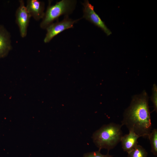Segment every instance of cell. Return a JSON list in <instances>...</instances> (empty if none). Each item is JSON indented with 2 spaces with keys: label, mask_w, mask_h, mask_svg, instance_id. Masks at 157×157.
Instances as JSON below:
<instances>
[{
  "label": "cell",
  "mask_w": 157,
  "mask_h": 157,
  "mask_svg": "<svg viewBox=\"0 0 157 157\" xmlns=\"http://www.w3.org/2000/svg\"><path fill=\"white\" fill-rule=\"evenodd\" d=\"M148 100V95L145 91L140 94L134 95L123 113L122 125L140 137H147L151 131Z\"/></svg>",
  "instance_id": "6da1fadb"
},
{
  "label": "cell",
  "mask_w": 157,
  "mask_h": 157,
  "mask_svg": "<svg viewBox=\"0 0 157 157\" xmlns=\"http://www.w3.org/2000/svg\"><path fill=\"white\" fill-rule=\"evenodd\" d=\"M122 126L110 123L103 125L93 133L92 140L99 150L104 149L109 152L120 142L123 136Z\"/></svg>",
  "instance_id": "7a4b0ae2"
},
{
  "label": "cell",
  "mask_w": 157,
  "mask_h": 157,
  "mask_svg": "<svg viewBox=\"0 0 157 157\" xmlns=\"http://www.w3.org/2000/svg\"><path fill=\"white\" fill-rule=\"evenodd\" d=\"M76 2V0H62L51 5V1H49L40 27L43 29H46L55 20H58L61 15H68L71 14L75 8Z\"/></svg>",
  "instance_id": "3957f363"
},
{
  "label": "cell",
  "mask_w": 157,
  "mask_h": 157,
  "mask_svg": "<svg viewBox=\"0 0 157 157\" xmlns=\"http://www.w3.org/2000/svg\"><path fill=\"white\" fill-rule=\"evenodd\" d=\"M81 19L73 20L69 18L68 15H66L63 20L59 22L58 20L56 22L53 23L46 29L47 32L44 42L48 43L54 37L64 30L73 28L74 24Z\"/></svg>",
  "instance_id": "277c9868"
},
{
  "label": "cell",
  "mask_w": 157,
  "mask_h": 157,
  "mask_svg": "<svg viewBox=\"0 0 157 157\" xmlns=\"http://www.w3.org/2000/svg\"><path fill=\"white\" fill-rule=\"evenodd\" d=\"M83 6V17L101 29L109 36L112 34L110 30L108 28L104 22L94 10V6L87 0H84L82 3Z\"/></svg>",
  "instance_id": "5b68a950"
},
{
  "label": "cell",
  "mask_w": 157,
  "mask_h": 157,
  "mask_svg": "<svg viewBox=\"0 0 157 157\" xmlns=\"http://www.w3.org/2000/svg\"><path fill=\"white\" fill-rule=\"evenodd\" d=\"M19 6L15 14L16 22L18 25L20 35L22 38L26 36L27 29L31 16L28 12L23 0L19 1Z\"/></svg>",
  "instance_id": "8992f818"
},
{
  "label": "cell",
  "mask_w": 157,
  "mask_h": 157,
  "mask_svg": "<svg viewBox=\"0 0 157 157\" xmlns=\"http://www.w3.org/2000/svg\"><path fill=\"white\" fill-rule=\"evenodd\" d=\"M27 10L31 17L38 21L43 18L45 13L44 3L38 0H28L26 6Z\"/></svg>",
  "instance_id": "52a82bcc"
},
{
  "label": "cell",
  "mask_w": 157,
  "mask_h": 157,
  "mask_svg": "<svg viewBox=\"0 0 157 157\" xmlns=\"http://www.w3.org/2000/svg\"><path fill=\"white\" fill-rule=\"evenodd\" d=\"M11 48L10 34L3 26L0 25V58L7 55Z\"/></svg>",
  "instance_id": "ba28073f"
},
{
  "label": "cell",
  "mask_w": 157,
  "mask_h": 157,
  "mask_svg": "<svg viewBox=\"0 0 157 157\" xmlns=\"http://www.w3.org/2000/svg\"><path fill=\"white\" fill-rule=\"evenodd\" d=\"M140 137L135 133L129 131V133L123 135L121 138L122 147L124 151L129 153L137 144L138 140Z\"/></svg>",
  "instance_id": "9c48e42d"
},
{
  "label": "cell",
  "mask_w": 157,
  "mask_h": 157,
  "mask_svg": "<svg viewBox=\"0 0 157 157\" xmlns=\"http://www.w3.org/2000/svg\"><path fill=\"white\" fill-rule=\"evenodd\" d=\"M149 140L151 151L155 156H157V129L151 130L147 137Z\"/></svg>",
  "instance_id": "30bf717a"
},
{
  "label": "cell",
  "mask_w": 157,
  "mask_h": 157,
  "mask_svg": "<svg viewBox=\"0 0 157 157\" xmlns=\"http://www.w3.org/2000/svg\"><path fill=\"white\" fill-rule=\"evenodd\" d=\"M128 157H147L148 153L141 146L137 144L128 153Z\"/></svg>",
  "instance_id": "8fae6325"
},
{
  "label": "cell",
  "mask_w": 157,
  "mask_h": 157,
  "mask_svg": "<svg viewBox=\"0 0 157 157\" xmlns=\"http://www.w3.org/2000/svg\"><path fill=\"white\" fill-rule=\"evenodd\" d=\"M108 152L106 154H103L100 152V151L98 150L85 153L83 157H113V156L109 154Z\"/></svg>",
  "instance_id": "7c38bea8"
},
{
  "label": "cell",
  "mask_w": 157,
  "mask_h": 157,
  "mask_svg": "<svg viewBox=\"0 0 157 157\" xmlns=\"http://www.w3.org/2000/svg\"><path fill=\"white\" fill-rule=\"evenodd\" d=\"M152 95L151 99L154 106V111H157V87L155 84L153 85L152 88Z\"/></svg>",
  "instance_id": "4fadbf2b"
}]
</instances>
